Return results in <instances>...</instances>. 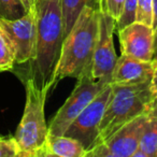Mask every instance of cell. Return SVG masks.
Segmentation results:
<instances>
[{
	"mask_svg": "<svg viewBox=\"0 0 157 157\" xmlns=\"http://www.w3.org/2000/svg\"><path fill=\"white\" fill-rule=\"evenodd\" d=\"M152 61L156 65L157 63V36L155 37V44H154V53H153Z\"/></svg>",
	"mask_w": 157,
	"mask_h": 157,
	"instance_id": "cell-25",
	"label": "cell"
},
{
	"mask_svg": "<svg viewBox=\"0 0 157 157\" xmlns=\"http://www.w3.org/2000/svg\"><path fill=\"white\" fill-rule=\"evenodd\" d=\"M136 21L152 26L153 25V0H138Z\"/></svg>",
	"mask_w": 157,
	"mask_h": 157,
	"instance_id": "cell-19",
	"label": "cell"
},
{
	"mask_svg": "<svg viewBox=\"0 0 157 157\" xmlns=\"http://www.w3.org/2000/svg\"><path fill=\"white\" fill-rule=\"evenodd\" d=\"M156 70H157V63H156ZM156 70H155V71H156Z\"/></svg>",
	"mask_w": 157,
	"mask_h": 157,
	"instance_id": "cell-26",
	"label": "cell"
},
{
	"mask_svg": "<svg viewBox=\"0 0 157 157\" xmlns=\"http://www.w3.org/2000/svg\"><path fill=\"white\" fill-rule=\"evenodd\" d=\"M137 1L138 0H125L124 8H123L122 14L120 18L116 21L115 30L118 31L120 29L124 28L125 26L136 22L137 16Z\"/></svg>",
	"mask_w": 157,
	"mask_h": 157,
	"instance_id": "cell-17",
	"label": "cell"
},
{
	"mask_svg": "<svg viewBox=\"0 0 157 157\" xmlns=\"http://www.w3.org/2000/svg\"><path fill=\"white\" fill-rule=\"evenodd\" d=\"M146 157H156L157 155V117L147 116L140 138L139 147Z\"/></svg>",
	"mask_w": 157,
	"mask_h": 157,
	"instance_id": "cell-14",
	"label": "cell"
},
{
	"mask_svg": "<svg viewBox=\"0 0 157 157\" xmlns=\"http://www.w3.org/2000/svg\"><path fill=\"white\" fill-rule=\"evenodd\" d=\"M60 3L65 38L70 33L84 8L88 6L98 8L97 0H60Z\"/></svg>",
	"mask_w": 157,
	"mask_h": 157,
	"instance_id": "cell-13",
	"label": "cell"
},
{
	"mask_svg": "<svg viewBox=\"0 0 157 157\" xmlns=\"http://www.w3.org/2000/svg\"><path fill=\"white\" fill-rule=\"evenodd\" d=\"M24 5L25 9H26L27 13L28 12L35 11V5H36V0H21Z\"/></svg>",
	"mask_w": 157,
	"mask_h": 157,
	"instance_id": "cell-23",
	"label": "cell"
},
{
	"mask_svg": "<svg viewBox=\"0 0 157 157\" xmlns=\"http://www.w3.org/2000/svg\"><path fill=\"white\" fill-rule=\"evenodd\" d=\"M37 43L30 75L40 88L50 92L65 40L60 0H36Z\"/></svg>",
	"mask_w": 157,
	"mask_h": 157,
	"instance_id": "cell-1",
	"label": "cell"
},
{
	"mask_svg": "<svg viewBox=\"0 0 157 157\" xmlns=\"http://www.w3.org/2000/svg\"><path fill=\"white\" fill-rule=\"evenodd\" d=\"M116 21L99 11V31L92 66V78L111 84V76L118 57L114 48L113 33Z\"/></svg>",
	"mask_w": 157,
	"mask_h": 157,
	"instance_id": "cell-8",
	"label": "cell"
},
{
	"mask_svg": "<svg viewBox=\"0 0 157 157\" xmlns=\"http://www.w3.org/2000/svg\"><path fill=\"white\" fill-rule=\"evenodd\" d=\"M27 14L21 0H0V18L14 21Z\"/></svg>",
	"mask_w": 157,
	"mask_h": 157,
	"instance_id": "cell-16",
	"label": "cell"
},
{
	"mask_svg": "<svg viewBox=\"0 0 157 157\" xmlns=\"http://www.w3.org/2000/svg\"><path fill=\"white\" fill-rule=\"evenodd\" d=\"M0 25L8 33L15 51V63L33 61L36 54L37 27L35 11L28 12L18 20L9 21L0 18Z\"/></svg>",
	"mask_w": 157,
	"mask_h": 157,
	"instance_id": "cell-9",
	"label": "cell"
},
{
	"mask_svg": "<svg viewBox=\"0 0 157 157\" xmlns=\"http://www.w3.org/2000/svg\"><path fill=\"white\" fill-rule=\"evenodd\" d=\"M151 90L153 96H157V70L155 71L154 76L151 80Z\"/></svg>",
	"mask_w": 157,
	"mask_h": 157,
	"instance_id": "cell-24",
	"label": "cell"
},
{
	"mask_svg": "<svg viewBox=\"0 0 157 157\" xmlns=\"http://www.w3.org/2000/svg\"><path fill=\"white\" fill-rule=\"evenodd\" d=\"M111 96L99 126L96 146L105 142L125 124L145 114L153 98L151 82L141 84H111Z\"/></svg>",
	"mask_w": 157,
	"mask_h": 157,
	"instance_id": "cell-3",
	"label": "cell"
},
{
	"mask_svg": "<svg viewBox=\"0 0 157 157\" xmlns=\"http://www.w3.org/2000/svg\"><path fill=\"white\" fill-rule=\"evenodd\" d=\"M110 83L101 80H94L90 76L78 78V83L48 126V133L63 136L90 102Z\"/></svg>",
	"mask_w": 157,
	"mask_h": 157,
	"instance_id": "cell-5",
	"label": "cell"
},
{
	"mask_svg": "<svg viewBox=\"0 0 157 157\" xmlns=\"http://www.w3.org/2000/svg\"><path fill=\"white\" fill-rule=\"evenodd\" d=\"M147 113L133 118L115 131L105 142L86 153L85 157H132L139 147Z\"/></svg>",
	"mask_w": 157,
	"mask_h": 157,
	"instance_id": "cell-7",
	"label": "cell"
},
{
	"mask_svg": "<svg viewBox=\"0 0 157 157\" xmlns=\"http://www.w3.org/2000/svg\"><path fill=\"white\" fill-rule=\"evenodd\" d=\"M146 113L150 116L157 117V96H153L152 100H151L150 105H148L147 112Z\"/></svg>",
	"mask_w": 157,
	"mask_h": 157,
	"instance_id": "cell-21",
	"label": "cell"
},
{
	"mask_svg": "<svg viewBox=\"0 0 157 157\" xmlns=\"http://www.w3.org/2000/svg\"><path fill=\"white\" fill-rule=\"evenodd\" d=\"M26 103L15 139L20 146L18 157H41L42 148L48 135L44 105L48 90L40 88L28 76L25 81Z\"/></svg>",
	"mask_w": 157,
	"mask_h": 157,
	"instance_id": "cell-4",
	"label": "cell"
},
{
	"mask_svg": "<svg viewBox=\"0 0 157 157\" xmlns=\"http://www.w3.org/2000/svg\"><path fill=\"white\" fill-rule=\"evenodd\" d=\"M122 54L144 61L153 58L155 33L152 26L133 22L117 31Z\"/></svg>",
	"mask_w": 157,
	"mask_h": 157,
	"instance_id": "cell-10",
	"label": "cell"
},
{
	"mask_svg": "<svg viewBox=\"0 0 157 157\" xmlns=\"http://www.w3.org/2000/svg\"><path fill=\"white\" fill-rule=\"evenodd\" d=\"M156 65L122 54L112 72L111 84H141L151 82Z\"/></svg>",
	"mask_w": 157,
	"mask_h": 157,
	"instance_id": "cell-11",
	"label": "cell"
},
{
	"mask_svg": "<svg viewBox=\"0 0 157 157\" xmlns=\"http://www.w3.org/2000/svg\"><path fill=\"white\" fill-rule=\"evenodd\" d=\"M153 29L155 37L157 36V0H153Z\"/></svg>",
	"mask_w": 157,
	"mask_h": 157,
	"instance_id": "cell-22",
	"label": "cell"
},
{
	"mask_svg": "<svg viewBox=\"0 0 157 157\" xmlns=\"http://www.w3.org/2000/svg\"><path fill=\"white\" fill-rule=\"evenodd\" d=\"M86 150L80 141L69 136L48 133L42 148L41 157H85Z\"/></svg>",
	"mask_w": 157,
	"mask_h": 157,
	"instance_id": "cell-12",
	"label": "cell"
},
{
	"mask_svg": "<svg viewBox=\"0 0 157 157\" xmlns=\"http://www.w3.org/2000/svg\"><path fill=\"white\" fill-rule=\"evenodd\" d=\"M124 1L125 0H97L98 10L117 21L122 14Z\"/></svg>",
	"mask_w": 157,
	"mask_h": 157,
	"instance_id": "cell-18",
	"label": "cell"
},
{
	"mask_svg": "<svg viewBox=\"0 0 157 157\" xmlns=\"http://www.w3.org/2000/svg\"><path fill=\"white\" fill-rule=\"evenodd\" d=\"M20 146L15 137H0V157H18Z\"/></svg>",
	"mask_w": 157,
	"mask_h": 157,
	"instance_id": "cell-20",
	"label": "cell"
},
{
	"mask_svg": "<svg viewBox=\"0 0 157 157\" xmlns=\"http://www.w3.org/2000/svg\"><path fill=\"white\" fill-rule=\"evenodd\" d=\"M111 92V84H109L90 101V105L72 122L65 132L66 136L72 137L81 142L82 145L85 147L86 153L93 150L97 144L99 126L109 102Z\"/></svg>",
	"mask_w": 157,
	"mask_h": 157,
	"instance_id": "cell-6",
	"label": "cell"
},
{
	"mask_svg": "<svg viewBox=\"0 0 157 157\" xmlns=\"http://www.w3.org/2000/svg\"><path fill=\"white\" fill-rule=\"evenodd\" d=\"M99 31V10L88 6L65 38L54 74V85L65 78H92V66Z\"/></svg>",
	"mask_w": 157,
	"mask_h": 157,
	"instance_id": "cell-2",
	"label": "cell"
},
{
	"mask_svg": "<svg viewBox=\"0 0 157 157\" xmlns=\"http://www.w3.org/2000/svg\"><path fill=\"white\" fill-rule=\"evenodd\" d=\"M15 63V51L8 33L0 25V72L12 70Z\"/></svg>",
	"mask_w": 157,
	"mask_h": 157,
	"instance_id": "cell-15",
	"label": "cell"
},
{
	"mask_svg": "<svg viewBox=\"0 0 157 157\" xmlns=\"http://www.w3.org/2000/svg\"><path fill=\"white\" fill-rule=\"evenodd\" d=\"M156 157H157V155H156Z\"/></svg>",
	"mask_w": 157,
	"mask_h": 157,
	"instance_id": "cell-27",
	"label": "cell"
}]
</instances>
